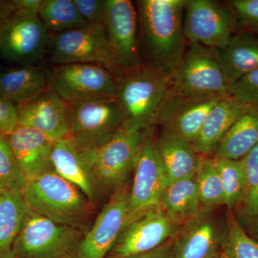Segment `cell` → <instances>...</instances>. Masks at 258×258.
Masks as SVG:
<instances>
[{"mask_svg": "<svg viewBox=\"0 0 258 258\" xmlns=\"http://www.w3.org/2000/svg\"><path fill=\"white\" fill-rule=\"evenodd\" d=\"M107 37L123 73L144 64L137 7L130 0H105Z\"/></svg>", "mask_w": 258, "mask_h": 258, "instance_id": "obj_15", "label": "cell"}, {"mask_svg": "<svg viewBox=\"0 0 258 258\" xmlns=\"http://www.w3.org/2000/svg\"><path fill=\"white\" fill-rule=\"evenodd\" d=\"M45 71L32 66L0 70V96L15 104L25 103L49 88Z\"/></svg>", "mask_w": 258, "mask_h": 258, "instance_id": "obj_24", "label": "cell"}, {"mask_svg": "<svg viewBox=\"0 0 258 258\" xmlns=\"http://www.w3.org/2000/svg\"><path fill=\"white\" fill-rule=\"evenodd\" d=\"M180 227L156 205L125 226L106 258H125L159 248L172 240Z\"/></svg>", "mask_w": 258, "mask_h": 258, "instance_id": "obj_13", "label": "cell"}, {"mask_svg": "<svg viewBox=\"0 0 258 258\" xmlns=\"http://www.w3.org/2000/svg\"><path fill=\"white\" fill-rule=\"evenodd\" d=\"M20 125L18 107L0 96V135L8 137Z\"/></svg>", "mask_w": 258, "mask_h": 258, "instance_id": "obj_38", "label": "cell"}, {"mask_svg": "<svg viewBox=\"0 0 258 258\" xmlns=\"http://www.w3.org/2000/svg\"><path fill=\"white\" fill-rule=\"evenodd\" d=\"M136 5L144 62L172 74L186 52L184 33L186 0H139Z\"/></svg>", "mask_w": 258, "mask_h": 258, "instance_id": "obj_1", "label": "cell"}, {"mask_svg": "<svg viewBox=\"0 0 258 258\" xmlns=\"http://www.w3.org/2000/svg\"><path fill=\"white\" fill-rule=\"evenodd\" d=\"M171 74L144 62L117 80L116 99L123 115V129L136 132L155 127L169 94Z\"/></svg>", "mask_w": 258, "mask_h": 258, "instance_id": "obj_3", "label": "cell"}, {"mask_svg": "<svg viewBox=\"0 0 258 258\" xmlns=\"http://www.w3.org/2000/svg\"><path fill=\"white\" fill-rule=\"evenodd\" d=\"M240 160L243 166L245 187L242 201L235 210L237 216L235 215L237 219L258 217V143Z\"/></svg>", "mask_w": 258, "mask_h": 258, "instance_id": "obj_31", "label": "cell"}, {"mask_svg": "<svg viewBox=\"0 0 258 258\" xmlns=\"http://www.w3.org/2000/svg\"><path fill=\"white\" fill-rule=\"evenodd\" d=\"M220 208L201 209L180 227L173 239L176 258H217L223 254L228 222L225 210Z\"/></svg>", "mask_w": 258, "mask_h": 258, "instance_id": "obj_11", "label": "cell"}, {"mask_svg": "<svg viewBox=\"0 0 258 258\" xmlns=\"http://www.w3.org/2000/svg\"><path fill=\"white\" fill-rule=\"evenodd\" d=\"M30 211L60 225L87 232L93 204L55 171L26 181L22 189Z\"/></svg>", "mask_w": 258, "mask_h": 258, "instance_id": "obj_2", "label": "cell"}, {"mask_svg": "<svg viewBox=\"0 0 258 258\" xmlns=\"http://www.w3.org/2000/svg\"><path fill=\"white\" fill-rule=\"evenodd\" d=\"M45 73L49 87L66 103L117 98L116 79L98 64H56Z\"/></svg>", "mask_w": 258, "mask_h": 258, "instance_id": "obj_9", "label": "cell"}, {"mask_svg": "<svg viewBox=\"0 0 258 258\" xmlns=\"http://www.w3.org/2000/svg\"><path fill=\"white\" fill-rule=\"evenodd\" d=\"M3 138H4V137H3V136L0 135V141H1Z\"/></svg>", "mask_w": 258, "mask_h": 258, "instance_id": "obj_42", "label": "cell"}, {"mask_svg": "<svg viewBox=\"0 0 258 258\" xmlns=\"http://www.w3.org/2000/svg\"><path fill=\"white\" fill-rule=\"evenodd\" d=\"M258 143V107L244 113L224 137L212 157L240 160Z\"/></svg>", "mask_w": 258, "mask_h": 258, "instance_id": "obj_27", "label": "cell"}, {"mask_svg": "<svg viewBox=\"0 0 258 258\" xmlns=\"http://www.w3.org/2000/svg\"><path fill=\"white\" fill-rule=\"evenodd\" d=\"M37 15L48 31L53 33L88 25L79 14L74 0H42Z\"/></svg>", "mask_w": 258, "mask_h": 258, "instance_id": "obj_28", "label": "cell"}, {"mask_svg": "<svg viewBox=\"0 0 258 258\" xmlns=\"http://www.w3.org/2000/svg\"><path fill=\"white\" fill-rule=\"evenodd\" d=\"M237 220L244 230L258 242V217L237 219Z\"/></svg>", "mask_w": 258, "mask_h": 258, "instance_id": "obj_40", "label": "cell"}, {"mask_svg": "<svg viewBox=\"0 0 258 258\" xmlns=\"http://www.w3.org/2000/svg\"><path fill=\"white\" fill-rule=\"evenodd\" d=\"M92 146L71 136L57 139L54 142L51 160L54 171L77 186L93 205L100 195L90 173L89 154Z\"/></svg>", "mask_w": 258, "mask_h": 258, "instance_id": "obj_19", "label": "cell"}, {"mask_svg": "<svg viewBox=\"0 0 258 258\" xmlns=\"http://www.w3.org/2000/svg\"><path fill=\"white\" fill-rule=\"evenodd\" d=\"M46 53L52 63H88L101 66L116 79L123 73L107 37L103 25H86L81 28L53 33L49 38Z\"/></svg>", "mask_w": 258, "mask_h": 258, "instance_id": "obj_5", "label": "cell"}, {"mask_svg": "<svg viewBox=\"0 0 258 258\" xmlns=\"http://www.w3.org/2000/svg\"><path fill=\"white\" fill-rule=\"evenodd\" d=\"M125 258H176L173 247V240L159 248Z\"/></svg>", "mask_w": 258, "mask_h": 258, "instance_id": "obj_39", "label": "cell"}, {"mask_svg": "<svg viewBox=\"0 0 258 258\" xmlns=\"http://www.w3.org/2000/svg\"><path fill=\"white\" fill-rule=\"evenodd\" d=\"M17 107L20 125L35 129L52 141L70 136L66 102L51 88Z\"/></svg>", "mask_w": 258, "mask_h": 258, "instance_id": "obj_18", "label": "cell"}, {"mask_svg": "<svg viewBox=\"0 0 258 258\" xmlns=\"http://www.w3.org/2000/svg\"><path fill=\"white\" fill-rule=\"evenodd\" d=\"M42 0H0V22L37 15Z\"/></svg>", "mask_w": 258, "mask_h": 258, "instance_id": "obj_36", "label": "cell"}, {"mask_svg": "<svg viewBox=\"0 0 258 258\" xmlns=\"http://www.w3.org/2000/svg\"><path fill=\"white\" fill-rule=\"evenodd\" d=\"M159 206L171 222L181 227L201 210L196 176L168 184Z\"/></svg>", "mask_w": 258, "mask_h": 258, "instance_id": "obj_25", "label": "cell"}, {"mask_svg": "<svg viewBox=\"0 0 258 258\" xmlns=\"http://www.w3.org/2000/svg\"><path fill=\"white\" fill-rule=\"evenodd\" d=\"M230 96L224 97L210 112L198 139L193 144L196 152L203 157L213 156L229 131L237 120L252 108Z\"/></svg>", "mask_w": 258, "mask_h": 258, "instance_id": "obj_21", "label": "cell"}, {"mask_svg": "<svg viewBox=\"0 0 258 258\" xmlns=\"http://www.w3.org/2000/svg\"><path fill=\"white\" fill-rule=\"evenodd\" d=\"M5 138L26 181L54 171L51 157L55 141L23 125Z\"/></svg>", "mask_w": 258, "mask_h": 258, "instance_id": "obj_20", "label": "cell"}, {"mask_svg": "<svg viewBox=\"0 0 258 258\" xmlns=\"http://www.w3.org/2000/svg\"><path fill=\"white\" fill-rule=\"evenodd\" d=\"M215 160L223 185L225 207L234 212L242 201L245 187L242 161L216 158Z\"/></svg>", "mask_w": 258, "mask_h": 258, "instance_id": "obj_30", "label": "cell"}, {"mask_svg": "<svg viewBox=\"0 0 258 258\" xmlns=\"http://www.w3.org/2000/svg\"><path fill=\"white\" fill-rule=\"evenodd\" d=\"M79 14L88 25H103L105 0H74Z\"/></svg>", "mask_w": 258, "mask_h": 258, "instance_id": "obj_37", "label": "cell"}, {"mask_svg": "<svg viewBox=\"0 0 258 258\" xmlns=\"http://www.w3.org/2000/svg\"><path fill=\"white\" fill-rule=\"evenodd\" d=\"M86 232L29 210L13 253L15 258H76Z\"/></svg>", "mask_w": 258, "mask_h": 258, "instance_id": "obj_7", "label": "cell"}, {"mask_svg": "<svg viewBox=\"0 0 258 258\" xmlns=\"http://www.w3.org/2000/svg\"><path fill=\"white\" fill-rule=\"evenodd\" d=\"M157 143L169 184L197 175L204 157L192 144L165 128L157 136Z\"/></svg>", "mask_w": 258, "mask_h": 258, "instance_id": "obj_22", "label": "cell"}, {"mask_svg": "<svg viewBox=\"0 0 258 258\" xmlns=\"http://www.w3.org/2000/svg\"><path fill=\"white\" fill-rule=\"evenodd\" d=\"M143 132L122 128L106 142L91 147L90 173L100 196H111L127 184L128 176L134 171Z\"/></svg>", "mask_w": 258, "mask_h": 258, "instance_id": "obj_4", "label": "cell"}, {"mask_svg": "<svg viewBox=\"0 0 258 258\" xmlns=\"http://www.w3.org/2000/svg\"><path fill=\"white\" fill-rule=\"evenodd\" d=\"M230 83L210 49L190 45L182 61L171 74L169 94L189 98L229 96Z\"/></svg>", "mask_w": 258, "mask_h": 258, "instance_id": "obj_6", "label": "cell"}, {"mask_svg": "<svg viewBox=\"0 0 258 258\" xmlns=\"http://www.w3.org/2000/svg\"><path fill=\"white\" fill-rule=\"evenodd\" d=\"M196 179L201 209L225 206L223 185L212 156L203 157Z\"/></svg>", "mask_w": 258, "mask_h": 258, "instance_id": "obj_29", "label": "cell"}, {"mask_svg": "<svg viewBox=\"0 0 258 258\" xmlns=\"http://www.w3.org/2000/svg\"><path fill=\"white\" fill-rule=\"evenodd\" d=\"M70 136L91 145H99L123 128L116 98L66 103Z\"/></svg>", "mask_w": 258, "mask_h": 258, "instance_id": "obj_12", "label": "cell"}, {"mask_svg": "<svg viewBox=\"0 0 258 258\" xmlns=\"http://www.w3.org/2000/svg\"><path fill=\"white\" fill-rule=\"evenodd\" d=\"M223 98H189L168 94L154 126L161 125L193 145L209 113Z\"/></svg>", "mask_w": 258, "mask_h": 258, "instance_id": "obj_17", "label": "cell"}, {"mask_svg": "<svg viewBox=\"0 0 258 258\" xmlns=\"http://www.w3.org/2000/svg\"><path fill=\"white\" fill-rule=\"evenodd\" d=\"M29 210L21 189L0 192V258H15L13 247Z\"/></svg>", "mask_w": 258, "mask_h": 258, "instance_id": "obj_26", "label": "cell"}, {"mask_svg": "<svg viewBox=\"0 0 258 258\" xmlns=\"http://www.w3.org/2000/svg\"><path fill=\"white\" fill-rule=\"evenodd\" d=\"M26 182L5 137L0 141V189H21Z\"/></svg>", "mask_w": 258, "mask_h": 258, "instance_id": "obj_33", "label": "cell"}, {"mask_svg": "<svg viewBox=\"0 0 258 258\" xmlns=\"http://www.w3.org/2000/svg\"><path fill=\"white\" fill-rule=\"evenodd\" d=\"M227 3L235 12L237 31L258 36V0H232Z\"/></svg>", "mask_w": 258, "mask_h": 258, "instance_id": "obj_34", "label": "cell"}, {"mask_svg": "<svg viewBox=\"0 0 258 258\" xmlns=\"http://www.w3.org/2000/svg\"><path fill=\"white\" fill-rule=\"evenodd\" d=\"M228 95L244 104L258 107V69L232 83Z\"/></svg>", "mask_w": 258, "mask_h": 258, "instance_id": "obj_35", "label": "cell"}, {"mask_svg": "<svg viewBox=\"0 0 258 258\" xmlns=\"http://www.w3.org/2000/svg\"><path fill=\"white\" fill-rule=\"evenodd\" d=\"M210 50L225 70L230 85L258 69V37L252 34L237 32L225 47Z\"/></svg>", "mask_w": 258, "mask_h": 258, "instance_id": "obj_23", "label": "cell"}, {"mask_svg": "<svg viewBox=\"0 0 258 258\" xmlns=\"http://www.w3.org/2000/svg\"><path fill=\"white\" fill-rule=\"evenodd\" d=\"M129 191L126 184L110 196L85 234L76 258L107 257L126 225Z\"/></svg>", "mask_w": 258, "mask_h": 258, "instance_id": "obj_16", "label": "cell"}, {"mask_svg": "<svg viewBox=\"0 0 258 258\" xmlns=\"http://www.w3.org/2000/svg\"><path fill=\"white\" fill-rule=\"evenodd\" d=\"M50 34L38 15L0 22V56L20 66H32L46 53Z\"/></svg>", "mask_w": 258, "mask_h": 258, "instance_id": "obj_14", "label": "cell"}, {"mask_svg": "<svg viewBox=\"0 0 258 258\" xmlns=\"http://www.w3.org/2000/svg\"><path fill=\"white\" fill-rule=\"evenodd\" d=\"M169 184L157 143L155 127L144 129L129 191L127 224L159 204Z\"/></svg>", "mask_w": 258, "mask_h": 258, "instance_id": "obj_8", "label": "cell"}, {"mask_svg": "<svg viewBox=\"0 0 258 258\" xmlns=\"http://www.w3.org/2000/svg\"><path fill=\"white\" fill-rule=\"evenodd\" d=\"M217 258H227V257H226V256L225 255V254H221V255L219 256V257H217Z\"/></svg>", "mask_w": 258, "mask_h": 258, "instance_id": "obj_41", "label": "cell"}, {"mask_svg": "<svg viewBox=\"0 0 258 258\" xmlns=\"http://www.w3.org/2000/svg\"><path fill=\"white\" fill-rule=\"evenodd\" d=\"M0 192H1V189H0Z\"/></svg>", "mask_w": 258, "mask_h": 258, "instance_id": "obj_43", "label": "cell"}, {"mask_svg": "<svg viewBox=\"0 0 258 258\" xmlns=\"http://www.w3.org/2000/svg\"><path fill=\"white\" fill-rule=\"evenodd\" d=\"M237 31V18L228 3L225 5L212 0H186L184 33L190 45L212 50L221 49Z\"/></svg>", "mask_w": 258, "mask_h": 258, "instance_id": "obj_10", "label": "cell"}, {"mask_svg": "<svg viewBox=\"0 0 258 258\" xmlns=\"http://www.w3.org/2000/svg\"><path fill=\"white\" fill-rule=\"evenodd\" d=\"M228 235L223 254L227 258H258V242L244 230L235 214L226 208Z\"/></svg>", "mask_w": 258, "mask_h": 258, "instance_id": "obj_32", "label": "cell"}]
</instances>
